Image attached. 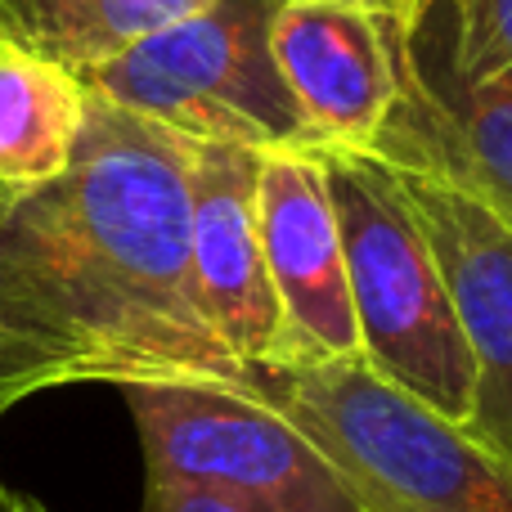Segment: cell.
<instances>
[{
    "instance_id": "obj_7",
    "label": "cell",
    "mask_w": 512,
    "mask_h": 512,
    "mask_svg": "<svg viewBox=\"0 0 512 512\" xmlns=\"http://www.w3.org/2000/svg\"><path fill=\"white\" fill-rule=\"evenodd\" d=\"M256 203H261L265 265H270L274 297L283 310L279 369L315 360H355L360 328H355L351 279H346L342 225H337L319 153H261Z\"/></svg>"
},
{
    "instance_id": "obj_10",
    "label": "cell",
    "mask_w": 512,
    "mask_h": 512,
    "mask_svg": "<svg viewBox=\"0 0 512 512\" xmlns=\"http://www.w3.org/2000/svg\"><path fill=\"white\" fill-rule=\"evenodd\" d=\"M391 45L400 90L373 153L445 171L512 221V72L454 77L423 50L405 14H391Z\"/></svg>"
},
{
    "instance_id": "obj_5",
    "label": "cell",
    "mask_w": 512,
    "mask_h": 512,
    "mask_svg": "<svg viewBox=\"0 0 512 512\" xmlns=\"http://www.w3.org/2000/svg\"><path fill=\"white\" fill-rule=\"evenodd\" d=\"M149 481L216 490L252 512H360L261 387H122Z\"/></svg>"
},
{
    "instance_id": "obj_15",
    "label": "cell",
    "mask_w": 512,
    "mask_h": 512,
    "mask_svg": "<svg viewBox=\"0 0 512 512\" xmlns=\"http://www.w3.org/2000/svg\"><path fill=\"white\" fill-rule=\"evenodd\" d=\"M0 512H45L36 499L27 495H14V490H0Z\"/></svg>"
},
{
    "instance_id": "obj_4",
    "label": "cell",
    "mask_w": 512,
    "mask_h": 512,
    "mask_svg": "<svg viewBox=\"0 0 512 512\" xmlns=\"http://www.w3.org/2000/svg\"><path fill=\"white\" fill-rule=\"evenodd\" d=\"M274 5L212 0L90 72L86 86L185 140L315 153L270 50Z\"/></svg>"
},
{
    "instance_id": "obj_13",
    "label": "cell",
    "mask_w": 512,
    "mask_h": 512,
    "mask_svg": "<svg viewBox=\"0 0 512 512\" xmlns=\"http://www.w3.org/2000/svg\"><path fill=\"white\" fill-rule=\"evenodd\" d=\"M441 54L454 77H504L512 72V0H436Z\"/></svg>"
},
{
    "instance_id": "obj_12",
    "label": "cell",
    "mask_w": 512,
    "mask_h": 512,
    "mask_svg": "<svg viewBox=\"0 0 512 512\" xmlns=\"http://www.w3.org/2000/svg\"><path fill=\"white\" fill-rule=\"evenodd\" d=\"M212 0H0V45L50 59L81 81Z\"/></svg>"
},
{
    "instance_id": "obj_8",
    "label": "cell",
    "mask_w": 512,
    "mask_h": 512,
    "mask_svg": "<svg viewBox=\"0 0 512 512\" xmlns=\"http://www.w3.org/2000/svg\"><path fill=\"white\" fill-rule=\"evenodd\" d=\"M270 50L297 99L310 149H373L396 108L391 14L369 0H279Z\"/></svg>"
},
{
    "instance_id": "obj_17",
    "label": "cell",
    "mask_w": 512,
    "mask_h": 512,
    "mask_svg": "<svg viewBox=\"0 0 512 512\" xmlns=\"http://www.w3.org/2000/svg\"><path fill=\"white\" fill-rule=\"evenodd\" d=\"M0 212H5V203H0Z\"/></svg>"
},
{
    "instance_id": "obj_2",
    "label": "cell",
    "mask_w": 512,
    "mask_h": 512,
    "mask_svg": "<svg viewBox=\"0 0 512 512\" xmlns=\"http://www.w3.org/2000/svg\"><path fill=\"white\" fill-rule=\"evenodd\" d=\"M360 512H512V463L364 355L252 373Z\"/></svg>"
},
{
    "instance_id": "obj_14",
    "label": "cell",
    "mask_w": 512,
    "mask_h": 512,
    "mask_svg": "<svg viewBox=\"0 0 512 512\" xmlns=\"http://www.w3.org/2000/svg\"><path fill=\"white\" fill-rule=\"evenodd\" d=\"M140 512H252L234 499L216 495V490L180 486V481H144V504Z\"/></svg>"
},
{
    "instance_id": "obj_16",
    "label": "cell",
    "mask_w": 512,
    "mask_h": 512,
    "mask_svg": "<svg viewBox=\"0 0 512 512\" xmlns=\"http://www.w3.org/2000/svg\"><path fill=\"white\" fill-rule=\"evenodd\" d=\"M369 5H378V9H387V14H418V9H427V5H436V0H369Z\"/></svg>"
},
{
    "instance_id": "obj_3",
    "label": "cell",
    "mask_w": 512,
    "mask_h": 512,
    "mask_svg": "<svg viewBox=\"0 0 512 512\" xmlns=\"http://www.w3.org/2000/svg\"><path fill=\"white\" fill-rule=\"evenodd\" d=\"M319 162L342 225L364 364L450 423L472 427L477 369L436 252L391 162L373 149H333Z\"/></svg>"
},
{
    "instance_id": "obj_11",
    "label": "cell",
    "mask_w": 512,
    "mask_h": 512,
    "mask_svg": "<svg viewBox=\"0 0 512 512\" xmlns=\"http://www.w3.org/2000/svg\"><path fill=\"white\" fill-rule=\"evenodd\" d=\"M90 86L50 59L0 45V203L59 180L77 158Z\"/></svg>"
},
{
    "instance_id": "obj_9",
    "label": "cell",
    "mask_w": 512,
    "mask_h": 512,
    "mask_svg": "<svg viewBox=\"0 0 512 512\" xmlns=\"http://www.w3.org/2000/svg\"><path fill=\"white\" fill-rule=\"evenodd\" d=\"M261 153L189 144V256L207 324L252 373L279 369L283 310L261 243Z\"/></svg>"
},
{
    "instance_id": "obj_1",
    "label": "cell",
    "mask_w": 512,
    "mask_h": 512,
    "mask_svg": "<svg viewBox=\"0 0 512 512\" xmlns=\"http://www.w3.org/2000/svg\"><path fill=\"white\" fill-rule=\"evenodd\" d=\"M185 135L90 90L77 158L0 212V414L54 387H252L207 324Z\"/></svg>"
},
{
    "instance_id": "obj_6",
    "label": "cell",
    "mask_w": 512,
    "mask_h": 512,
    "mask_svg": "<svg viewBox=\"0 0 512 512\" xmlns=\"http://www.w3.org/2000/svg\"><path fill=\"white\" fill-rule=\"evenodd\" d=\"M391 171L436 252L477 369L472 432L512 463V221L445 171L418 162H391Z\"/></svg>"
}]
</instances>
